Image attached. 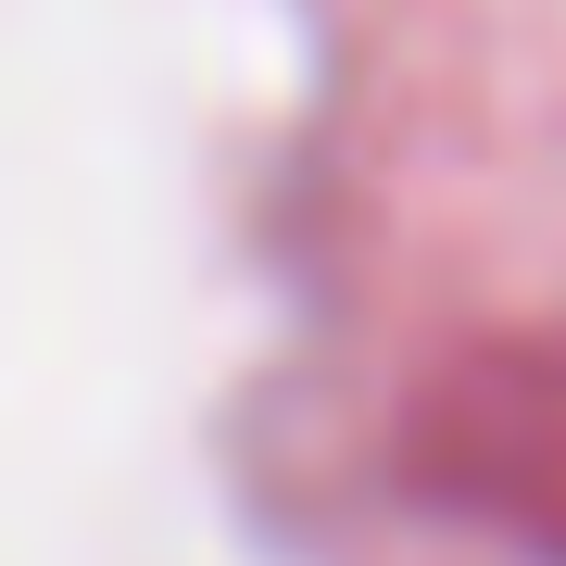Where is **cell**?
<instances>
[{"label": "cell", "instance_id": "cell-1", "mask_svg": "<svg viewBox=\"0 0 566 566\" xmlns=\"http://www.w3.org/2000/svg\"><path fill=\"white\" fill-rule=\"evenodd\" d=\"M390 465L428 516L566 566V327H479L428 353L390 416Z\"/></svg>", "mask_w": 566, "mask_h": 566}]
</instances>
